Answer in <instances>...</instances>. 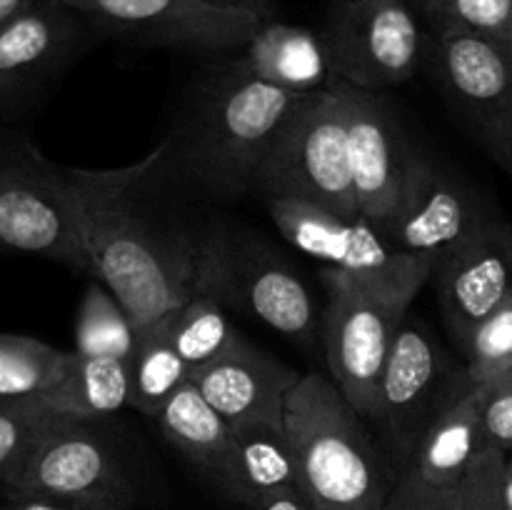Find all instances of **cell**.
Wrapping results in <instances>:
<instances>
[{"instance_id": "1", "label": "cell", "mask_w": 512, "mask_h": 510, "mask_svg": "<svg viewBox=\"0 0 512 510\" xmlns=\"http://www.w3.org/2000/svg\"><path fill=\"white\" fill-rule=\"evenodd\" d=\"M165 143L125 168H73L88 273L128 310L135 328L203 295L210 230L165 193Z\"/></svg>"}, {"instance_id": "2", "label": "cell", "mask_w": 512, "mask_h": 510, "mask_svg": "<svg viewBox=\"0 0 512 510\" xmlns=\"http://www.w3.org/2000/svg\"><path fill=\"white\" fill-rule=\"evenodd\" d=\"M303 98L260 80L243 58L223 65L200 83L178 130L163 140V175L173 188L213 198L250 193L275 138Z\"/></svg>"}, {"instance_id": "3", "label": "cell", "mask_w": 512, "mask_h": 510, "mask_svg": "<svg viewBox=\"0 0 512 510\" xmlns=\"http://www.w3.org/2000/svg\"><path fill=\"white\" fill-rule=\"evenodd\" d=\"M333 378L303 375L285 408L300 485L318 510H385L400 475Z\"/></svg>"}, {"instance_id": "4", "label": "cell", "mask_w": 512, "mask_h": 510, "mask_svg": "<svg viewBox=\"0 0 512 510\" xmlns=\"http://www.w3.org/2000/svg\"><path fill=\"white\" fill-rule=\"evenodd\" d=\"M435 265V258H423L385 275L348 273L328 265L320 270L328 293L320 315L325 360L335 385L365 420H375L380 375L410 303L425 280L433 278Z\"/></svg>"}, {"instance_id": "5", "label": "cell", "mask_w": 512, "mask_h": 510, "mask_svg": "<svg viewBox=\"0 0 512 510\" xmlns=\"http://www.w3.org/2000/svg\"><path fill=\"white\" fill-rule=\"evenodd\" d=\"M265 200H300L340 215H360L348 143V110L330 85L308 93L275 138L255 178Z\"/></svg>"}, {"instance_id": "6", "label": "cell", "mask_w": 512, "mask_h": 510, "mask_svg": "<svg viewBox=\"0 0 512 510\" xmlns=\"http://www.w3.org/2000/svg\"><path fill=\"white\" fill-rule=\"evenodd\" d=\"M0 240L15 253L88 270L73 168L45 158L18 133L0 145Z\"/></svg>"}, {"instance_id": "7", "label": "cell", "mask_w": 512, "mask_h": 510, "mask_svg": "<svg viewBox=\"0 0 512 510\" xmlns=\"http://www.w3.org/2000/svg\"><path fill=\"white\" fill-rule=\"evenodd\" d=\"M473 388L465 363H455L423 325L400 328L380 375L373 420L395 473L410 468L433 420Z\"/></svg>"}, {"instance_id": "8", "label": "cell", "mask_w": 512, "mask_h": 510, "mask_svg": "<svg viewBox=\"0 0 512 510\" xmlns=\"http://www.w3.org/2000/svg\"><path fill=\"white\" fill-rule=\"evenodd\" d=\"M203 295L263 320L308 348L318 340V308L310 290L278 253L253 235L210 228Z\"/></svg>"}, {"instance_id": "9", "label": "cell", "mask_w": 512, "mask_h": 510, "mask_svg": "<svg viewBox=\"0 0 512 510\" xmlns=\"http://www.w3.org/2000/svg\"><path fill=\"white\" fill-rule=\"evenodd\" d=\"M423 23L408 0H338L320 28L330 73L375 93L405 83L428 53Z\"/></svg>"}, {"instance_id": "10", "label": "cell", "mask_w": 512, "mask_h": 510, "mask_svg": "<svg viewBox=\"0 0 512 510\" xmlns=\"http://www.w3.org/2000/svg\"><path fill=\"white\" fill-rule=\"evenodd\" d=\"M95 30L153 48L230 53L245 50L263 15L243 0H60Z\"/></svg>"}, {"instance_id": "11", "label": "cell", "mask_w": 512, "mask_h": 510, "mask_svg": "<svg viewBox=\"0 0 512 510\" xmlns=\"http://www.w3.org/2000/svg\"><path fill=\"white\" fill-rule=\"evenodd\" d=\"M425 58L490 158L512 173V48L430 23Z\"/></svg>"}, {"instance_id": "12", "label": "cell", "mask_w": 512, "mask_h": 510, "mask_svg": "<svg viewBox=\"0 0 512 510\" xmlns=\"http://www.w3.org/2000/svg\"><path fill=\"white\" fill-rule=\"evenodd\" d=\"M95 25L60 0L0 25V110L5 123L28 113L83 53Z\"/></svg>"}, {"instance_id": "13", "label": "cell", "mask_w": 512, "mask_h": 510, "mask_svg": "<svg viewBox=\"0 0 512 510\" xmlns=\"http://www.w3.org/2000/svg\"><path fill=\"white\" fill-rule=\"evenodd\" d=\"M495 215L498 213L485 203L483 195L463 180L413 155L403 195L378 230L400 253L440 260L473 238Z\"/></svg>"}, {"instance_id": "14", "label": "cell", "mask_w": 512, "mask_h": 510, "mask_svg": "<svg viewBox=\"0 0 512 510\" xmlns=\"http://www.w3.org/2000/svg\"><path fill=\"white\" fill-rule=\"evenodd\" d=\"M23 493L65 495L108 510H128L138 500L133 480L113 445L90 420L78 418H63L45 440L15 495Z\"/></svg>"}, {"instance_id": "15", "label": "cell", "mask_w": 512, "mask_h": 510, "mask_svg": "<svg viewBox=\"0 0 512 510\" xmlns=\"http://www.w3.org/2000/svg\"><path fill=\"white\" fill-rule=\"evenodd\" d=\"M333 85L343 95L348 110L350 168L360 215L380 228L403 195L415 153L405 145L393 110L375 90L355 88L335 78Z\"/></svg>"}, {"instance_id": "16", "label": "cell", "mask_w": 512, "mask_h": 510, "mask_svg": "<svg viewBox=\"0 0 512 510\" xmlns=\"http://www.w3.org/2000/svg\"><path fill=\"white\" fill-rule=\"evenodd\" d=\"M433 278L445 323L463 343L480 320L512 298V223L495 215L438 260Z\"/></svg>"}, {"instance_id": "17", "label": "cell", "mask_w": 512, "mask_h": 510, "mask_svg": "<svg viewBox=\"0 0 512 510\" xmlns=\"http://www.w3.org/2000/svg\"><path fill=\"white\" fill-rule=\"evenodd\" d=\"M268 210L280 235L310 258L348 273L385 275L410 268L428 255L395 250L363 215H340L300 200H268Z\"/></svg>"}, {"instance_id": "18", "label": "cell", "mask_w": 512, "mask_h": 510, "mask_svg": "<svg viewBox=\"0 0 512 510\" xmlns=\"http://www.w3.org/2000/svg\"><path fill=\"white\" fill-rule=\"evenodd\" d=\"M210 405L233 428L248 423H285L290 393L303 375L240 338L220 358L190 375Z\"/></svg>"}, {"instance_id": "19", "label": "cell", "mask_w": 512, "mask_h": 510, "mask_svg": "<svg viewBox=\"0 0 512 510\" xmlns=\"http://www.w3.org/2000/svg\"><path fill=\"white\" fill-rule=\"evenodd\" d=\"M300 485L298 463L285 435V423H248L233 428L228 468L220 490L253 510L278 490Z\"/></svg>"}, {"instance_id": "20", "label": "cell", "mask_w": 512, "mask_h": 510, "mask_svg": "<svg viewBox=\"0 0 512 510\" xmlns=\"http://www.w3.org/2000/svg\"><path fill=\"white\" fill-rule=\"evenodd\" d=\"M243 60L260 80L298 95L318 93L333 80L320 33L275 18L260 25Z\"/></svg>"}, {"instance_id": "21", "label": "cell", "mask_w": 512, "mask_h": 510, "mask_svg": "<svg viewBox=\"0 0 512 510\" xmlns=\"http://www.w3.org/2000/svg\"><path fill=\"white\" fill-rule=\"evenodd\" d=\"M480 408L483 385H475L433 420L410 463L428 483L440 488H458L463 483L473 460L488 445Z\"/></svg>"}, {"instance_id": "22", "label": "cell", "mask_w": 512, "mask_h": 510, "mask_svg": "<svg viewBox=\"0 0 512 510\" xmlns=\"http://www.w3.org/2000/svg\"><path fill=\"white\" fill-rule=\"evenodd\" d=\"M155 418L168 443L220 488L233 445V425L205 400L198 385L188 380Z\"/></svg>"}, {"instance_id": "23", "label": "cell", "mask_w": 512, "mask_h": 510, "mask_svg": "<svg viewBox=\"0 0 512 510\" xmlns=\"http://www.w3.org/2000/svg\"><path fill=\"white\" fill-rule=\"evenodd\" d=\"M63 418L68 415H60L43 395L0 398V483L5 498L18 493L35 455Z\"/></svg>"}, {"instance_id": "24", "label": "cell", "mask_w": 512, "mask_h": 510, "mask_svg": "<svg viewBox=\"0 0 512 510\" xmlns=\"http://www.w3.org/2000/svg\"><path fill=\"white\" fill-rule=\"evenodd\" d=\"M43 398L60 415L98 420L130 405V365L120 358H83L78 355L68 378Z\"/></svg>"}, {"instance_id": "25", "label": "cell", "mask_w": 512, "mask_h": 510, "mask_svg": "<svg viewBox=\"0 0 512 510\" xmlns=\"http://www.w3.org/2000/svg\"><path fill=\"white\" fill-rule=\"evenodd\" d=\"M130 365V408L143 415H158L178 388L190 380L193 370L173 348L163 318L138 328Z\"/></svg>"}, {"instance_id": "26", "label": "cell", "mask_w": 512, "mask_h": 510, "mask_svg": "<svg viewBox=\"0 0 512 510\" xmlns=\"http://www.w3.org/2000/svg\"><path fill=\"white\" fill-rule=\"evenodd\" d=\"M78 353L60 350L33 335H0V398L43 395L63 383Z\"/></svg>"}, {"instance_id": "27", "label": "cell", "mask_w": 512, "mask_h": 510, "mask_svg": "<svg viewBox=\"0 0 512 510\" xmlns=\"http://www.w3.org/2000/svg\"><path fill=\"white\" fill-rule=\"evenodd\" d=\"M163 323L170 343L190 370L213 363L238 340V330L230 325L223 303L213 295H195L180 308L165 313Z\"/></svg>"}, {"instance_id": "28", "label": "cell", "mask_w": 512, "mask_h": 510, "mask_svg": "<svg viewBox=\"0 0 512 510\" xmlns=\"http://www.w3.org/2000/svg\"><path fill=\"white\" fill-rule=\"evenodd\" d=\"M138 328L103 283H90L75 315V353L83 358L130 360Z\"/></svg>"}, {"instance_id": "29", "label": "cell", "mask_w": 512, "mask_h": 510, "mask_svg": "<svg viewBox=\"0 0 512 510\" xmlns=\"http://www.w3.org/2000/svg\"><path fill=\"white\" fill-rule=\"evenodd\" d=\"M475 385H490L512 370V298L480 320L460 343Z\"/></svg>"}, {"instance_id": "30", "label": "cell", "mask_w": 512, "mask_h": 510, "mask_svg": "<svg viewBox=\"0 0 512 510\" xmlns=\"http://www.w3.org/2000/svg\"><path fill=\"white\" fill-rule=\"evenodd\" d=\"M430 23L455 25L512 48V0H448Z\"/></svg>"}, {"instance_id": "31", "label": "cell", "mask_w": 512, "mask_h": 510, "mask_svg": "<svg viewBox=\"0 0 512 510\" xmlns=\"http://www.w3.org/2000/svg\"><path fill=\"white\" fill-rule=\"evenodd\" d=\"M508 450L485 445L458 488V510H503V473Z\"/></svg>"}, {"instance_id": "32", "label": "cell", "mask_w": 512, "mask_h": 510, "mask_svg": "<svg viewBox=\"0 0 512 510\" xmlns=\"http://www.w3.org/2000/svg\"><path fill=\"white\" fill-rule=\"evenodd\" d=\"M458 488H440V485L428 483L410 465L400 475L385 510H458Z\"/></svg>"}, {"instance_id": "33", "label": "cell", "mask_w": 512, "mask_h": 510, "mask_svg": "<svg viewBox=\"0 0 512 510\" xmlns=\"http://www.w3.org/2000/svg\"><path fill=\"white\" fill-rule=\"evenodd\" d=\"M485 443L512 450V370L490 385H483Z\"/></svg>"}, {"instance_id": "34", "label": "cell", "mask_w": 512, "mask_h": 510, "mask_svg": "<svg viewBox=\"0 0 512 510\" xmlns=\"http://www.w3.org/2000/svg\"><path fill=\"white\" fill-rule=\"evenodd\" d=\"M5 500L13 503L15 510H108L103 508V505L90 503V500L65 498V495H50V493H23Z\"/></svg>"}, {"instance_id": "35", "label": "cell", "mask_w": 512, "mask_h": 510, "mask_svg": "<svg viewBox=\"0 0 512 510\" xmlns=\"http://www.w3.org/2000/svg\"><path fill=\"white\" fill-rule=\"evenodd\" d=\"M253 510H318V508H315L313 500L308 498L303 485H293V488H285V490H278V493L268 495V498L260 500Z\"/></svg>"}, {"instance_id": "36", "label": "cell", "mask_w": 512, "mask_h": 510, "mask_svg": "<svg viewBox=\"0 0 512 510\" xmlns=\"http://www.w3.org/2000/svg\"><path fill=\"white\" fill-rule=\"evenodd\" d=\"M40 0H0V25L10 23V20L20 18L28 10H33Z\"/></svg>"}, {"instance_id": "37", "label": "cell", "mask_w": 512, "mask_h": 510, "mask_svg": "<svg viewBox=\"0 0 512 510\" xmlns=\"http://www.w3.org/2000/svg\"><path fill=\"white\" fill-rule=\"evenodd\" d=\"M408 3L413 5L420 15H423L425 23H430V20L438 18L440 10L445 8V3H448V0H408Z\"/></svg>"}, {"instance_id": "38", "label": "cell", "mask_w": 512, "mask_h": 510, "mask_svg": "<svg viewBox=\"0 0 512 510\" xmlns=\"http://www.w3.org/2000/svg\"><path fill=\"white\" fill-rule=\"evenodd\" d=\"M503 510H512V450L503 473Z\"/></svg>"}, {"instance_id": "39", "label": "cell", "mask_w": 512, "mask_h": 510, "mask_svg": "<svg viewBox=\"0 0 512 510\" xmlns=\"http://www.w3.org/2000/svg\"><path fill=\"white\" fill-rule=\"evenodd\" d=\"M245 5H250L253 10H258L265 20H273L275 18V3L273 0H243Z\"/></svg>"}, {"instance_id": "40", "label": "cell", "mask_w": 512, "mask_h": 510, "mask_svg": "<svg viewBox=\"0 0 512 510\" xmlns=\"http://www.w3.org/2000/svg\"><path fill=\"white\" fill-rule=\"evenodd\" d=\"M3 510H15V508H13V503H8V500H5V505H3Z\"/></svg>"}]
</instances>
